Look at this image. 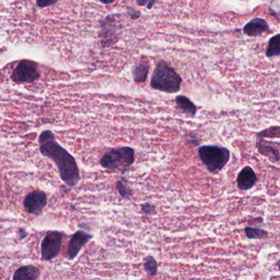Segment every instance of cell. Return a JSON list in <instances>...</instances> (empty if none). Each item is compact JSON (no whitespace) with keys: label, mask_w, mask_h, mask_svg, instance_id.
<instances>
[{"label":"cell","mask_w":280,"mask_h":280,"mask_svg":"<svg viewBox=\"0 0 280 280\" xmlns=\"http://www.w3.org/2000/svg\"><path fill=\"white\" fill-rule=\"evenodd\" d=\"M39 152L58 167L60 178L68 187H77L81 180V175L77 161L72 154L56 141L54 133L44 130L39 137Z\"/></svg>","instance_id":"6da1fadb"},{"label":"cell","mask_w":280,"mask_h":280,"mask_svg":"<svg viewBox=\"0 0 280 280\" xmlns=\"http://www.w3.org/2000/svg\"><path fill=\"white\" fill-rule=\"evenodd\" d=\"M182 78L167 62L160 60L155 68L151 87L165 93H177L181 89Z\"/></svg>","instance_id":"7a4b0ae2"},{"label":"cell","mask_w":280,"mask_h":280,"mask_svg":"<svg viewBox=\"0 0 280 280\" xmlns=\"http://www.w3.org/2000/svg\"><path fill=\"white\" fill-rule=\"evenodd\" d=\"M198 155L202 164L210 173L222 170L229 162L230 152L227 148L220 145H206L200 146Z\"/></svg>","instance_id":"3957f363"},{"label":"cell","mask_w":280,"mask_h":280,"mask_svg":"<svg viewBox=\"0 0 280 280\" xmlns=\"http://www.w3.org/2000/svg\"><path fill=\"white\" fill-rule=\"evenodd\" d=\"M135 160L134 149L130 146L114 148L106 152L101 159L100 164L103 168L109 170L115 169H124L126 171L127 168L131 166Z\"/></svg>","instance_id":"277c9868"},{"label":"cell","mask_w":280,"mask_h":280,"mask_svg":"<svg viewBox=\"0 0 280 280\" xmlns=\"http://www.w3.org/2000/svg\"><path fill=\"white\" fill-rule=\"evenodd\" d=\"M40 77L36 62L28 59H23L13 71L11 78L15 83H31Z\"/></svg>","instance_id":"5b68a950"},{"label":"cell","mask_w":280,"mask_h":280,"mask_svg":"<svg viewBox=\"0 0 280 280\" xmlns=\"http://www.w3.org/2000/svg\"><path fill=\"white\" fill-rule=\"evenodd\" d=\"M63 233L58 231H50L41 243V256L43 261L50 262L59 255L62 249Z\"/></svg>","instance_id":"8992f818"},{"label":"cell","mask_w":280,"mask_h":280,"mask_svg":"<svg viewBox=\"0 0 280 280\" xmlns=\"http://www.w3.org/2000/svg\"><path fill=\"white\" fill-rule=\"evenodd\" d=\"M46 205H47V195L45 192L39 190L31 191L25 197L23 202V206L26 211L35 216L41 214Z\"/></svg>","instance_id":"52a82bcc"},{"label":"cell","mask_w":280,"mask_h":280,"mask_svg":"<svg viewBox=\"0 0 280 280\" xmlns=\"http://www.w3.org/2000/svg\"><path fill=\"white\" fill-rule=\"evenodd\" d=\"M92 239L93 236L85 231L78 230L75 232L68 244L66 258L70 261L74 260L80 253L83 247H85Z\"/></svg>","instance_id":"ba28073f"},{"label":"cell","mask_w":280,"mask_h":280,"mask_svg":"<svg viewBox=\"0 0 280 280\" xmlns=\"http://www.w3.org/2000/svg\"><path fill=\"white\" fill-rule=\"evenodd\" d=\"M113 16H108L102 21V31L100 32L102 44L103 46H110L118 41V32L113 25L115 19Z\"/></svg>","instance_id":"9c48e42d"},{"label":"cell","mask_w":280,"mask_h":280,"mask_svg":"<svg viewBox=\"0 0 280 280\" xmlns=\"http://www.w3.org/2000/svg\"><path fill=\"white\" fill-rule=\"evenodd\" d=\"M256 179V175L253 169L250 166L244 167L238 176V187L243 191H247L253 187Z\"/></svg>","instance_id":"30bf717a"},{"label":"cell","mask_w":280,"mask_h":280,"mask_svg":"<svg viewBox=\"0 0 280 280\" xmlns=\"http://www.w3.org/2000/svg\"><path fill=\"white\" fill-rule=\"evenodd\" d=\"M260 153L268 156L273 162L280 159V144L272 141H261L258 145Z\"/></svg>","instance_id":"8fae6325"},{"label":"cell","mask_w":280,"mask_h":280,"mask_svg":"<svg viewBox=\"0 0 280 280\" xmlns=\"http://www.w3.org/2000/svg\"><path fill=\"white\" fill-rule=\"evenodd\" d=\"M40 276V270L34 266H21L18 268L13 278L14 280H35L38 279Z\"/></svg>","instance_id":"7c38bea8"},{"label":"cell","mask_w":280,"mask_h":280,"mask_svg":"<svg viewBox=\"0 0 280 280\" xmlns=\"http://www.w3.org/2000/svg\"><path fill=\"white\" fill-rule=\"evenodd\" d=\"M269 28L267 23L264 19L255 18L251 20L244 27V33L249 36H258Z\"/></svg>","instance_id":"4fadbf2b"},{"label":"cell","mask_w":280,"mask_h":280,"mask_svg":"<svg viewBox=\"0 0 280 280\" xmlns=\"http://www.w3.org/2000/svg\"><path fill=\"white\" fill-rule=\"evenodd\" d=\"M149 64L146 60H141L137 62L132 68V75L133 79L137 83H142L146 81L147 77L149 74Z\"/></svg>","instance_id":"5bb4252c"},{"label":"cell","mask_w":280,"mask_h":280,"mask_svg":"<svg viewBox=\"0 0 280 280\" xmlns=\"http://www.w3.org/2000/svg\"><path fill=\"white\" fill-rule=\"evenodd\" d=\"M175 103H176L177 109H179L180 111L184 113V114L190 115V117H194L197 114V111H198L197 106L186 96H176Z\"/></svg>","instance_id":"9a60e30c"},{"label":"cell","mask_w":280,"mask_h":280,"mask_svg":"<svg viewBox=\"0 0 280 280\" xmlns=\"http://www.w3.org/2000/svg\"><path fill=\"white\" fill-rule=\"evenodd\" d=\"M276 55H280V34L274 35V37L270 39L268 46L266 56L273 57Z\"/></svg>","instance_id":"2e32d148"},{"label":"cell","mask_w":280,"mask_h":280,"mask_svg":"<svg viewBox=\"0 0 280 280\" xmlns=\"http://www.w3.org/2000/svg\"><path fill=\"white\" fill-rule=\"evenodd\" d=\"M144 268H145L147 274L149 276L156 275L158 271V265H157V261L151 255H148L144 259Z\"/></svg>","instance_id":"e0dca14e"},{"label":"cell","mask_w":280,"mask_h":280,"mask_svg":"<svg viewBox=\"0 0 280 280\" xmlns=\"http://www.w3.org/2000/svg\"><path fill=\"white\" fill-rule=\"evenodd\" d=\"M245 232L247 238L250 239H262L267 236V232L260 228L247 227L245 228Z\"/></svg>","instance_id":"ac0fdd59"},{"label":"cell","mask_w":280,"mask_h":280,"mask_svg":"<svg viewBox=\"0 0 280 280\" xmlns=\"http://www.w3.org/2000/svg\"><path fill=\"white\" fill-rule=\"evenodd\" d=\"M116 187H118V191L120 195L125 199H130V197L133 196L131 189L128 187L127 185L124 184L122 181H118Z\"/></svg>","instance_id":"d6986e66"},{"label":"cell","mask_w":280,"mask_h":280,"mask_svg":"<svg viewBox=\"0 0 280 280\" xmlns=\"http://www.w3.org/2000/svg\"><path fill=\"white\" fill-rule=\"evenodd\" d=\"M158 0H136V2L139 6L146 7L147 9H151L157 4Z\"/></svg>","instance_id":"ffe728a7"},{"label":"cell","mask_w":280,"mask_h":280,"mask_svg":"<svg viewBox=\"0 0 280 280\" xmlns=\"http://www.w3.org/2000/svg\"><path fill=\"white\" fill-rule=\"evenodd\" d=\"M58 0H36V5L39 8H47L55 5Z\"/></svg>","instance_id":"44dd1931"},{"label":"cell","mask_w":280,"mask_h":280,"mask_svg":"<svg viewBox=\"0 0 280 280\" xmlns=\"http://www.w3.org/2000/svg\"><path fill=\"white\" fill-rule=\"evenodd\" d=\"M155 210L156 208L153 205L149 203H145L144 205H142V210L145 214H152L153 213H155Z\"/></svg>","instance_id":"7402d4cb"},{"label":"cell","mask_w":280,"mask_h":280,"mask_svg":"<svg viewBox=\"0 0 280 280\" xmlns=\"http://www.w3.org/2000/svg\"><path fill=\"white\" fill-rule=\"evenodd\" d=\"M128 15L130 16L131 19H138L140 17V13L138 11L135 10V9H132V8H128Z\"/></svg>","instance_id":"603a6c76"},{"label":"cell","mask_w":280,"mask_h":280,"mask_svg":"<svg viewBox=\"0 0 280 280\" xmlns=\"http://www.w3.org/2000/svg\"><path fill=\"white\" fill-rule=\"evenodd\" d=\"M103 5H111L112 3L115 2V0H99Z\"/></svg>","instance_id":"cb8c5ba5"},{"label":"cell","mask_w":280,"mask_h":280,"mask_svg":"<svg viewBox=\"0 0 280 280\" xmlns=\"http://www.w3.org/2000/svg\"><path fill=\"white\" fill-rule=\"evenodd\" d=\"M278 268H279V270H280V261H279V262H278Z\"/></svg>","instance_id":"d4e9b609"},{"label":"cell","mask_w":280,"mask_h":280,"mask_svg":"<svg viewBox=\"0 0 280 280\" xmlns=\"http://www.w3.org/2000/svg\"><path fill=\"white\" fill-rule=\"evenodd\" d=\"M0 278H1V277H0Z\"/></svg>","instance_id":"484cf974"}]
</instances>
